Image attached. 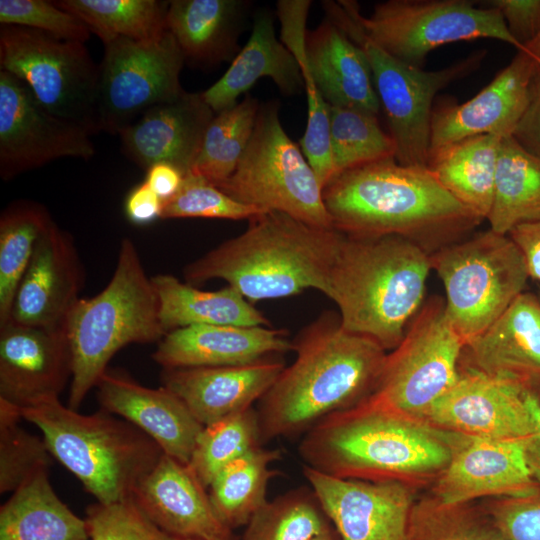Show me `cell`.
Segmentation results:
<instances>
[{"label":"cell","instance_id":"43","mask_svg":"<svg viewBox=\"0 0 540 540\" xmlns=\"http://www.w3.org/2000/svg\"><path fill=\"white\" fill-rule=\"evenodd\" d=\"M261 443L257 411L251 407L204 426L188 465L208 488L222 468Z\"/></svg>","mask_w":540,"mask_h":540},{"label":"cell","instance_id":"28","mask_svg":"<svg viewBox=\"0 0 540 540\" xmlns=\"http://www.w3.org/2000/svg\"><path fill=\"white\" fill-rule=\"evenodd\" d=\"M306 64L328 105L377 116L381 105L364 52L327 17L307 31Z\"/></svg>","mask_w":540,"mask_h":540},{"label":"cell","instance_id":"3","mask_svg":"<svg viewBox=\"0 0 540 540\" xmlns=\"http://www.w3.org/2000/svg\"><path fill=\"white\" fill-rule=\"evenodd\" d=\"M458 435L367 398L320 420L298 449L304 465L328 475L411 484L445 469Z\"/></svg>","mask_w":540,"mask_h":540},{"label":"cell","instance_id":"45","mask_svg":"<svg viewBox=\"0 0 540 540\" xmlns=\"http://www.w3.org/2000/svg\"><path fill=\"white\" fill-rule=\"evenodd\" d=\"M264 211L243 204L221 191L206 179L187 174L179 191L163 202L161 219L215 218L250 219Z\"/></svg>","mask_w":540,"mask_h":540},{"label":"cell","instance_id":"7","mask_svg":"<svg viewBox=\"0 0 540 540\" xmlns=\"http://www.w3.org/2000/svg\"><path fill=\"white\" fill-rule=\"evenodd\" d=\"M73 357L68 405L78 410L107 371L113 356L130 344L158 343L167 333L159 304L134 242L121 240L114 272L91 298H80L65 322Z\"/></svg>","mask_w":540,"mask_h":540},{"label":"cell","instance_id":"15","mask_svg":"<svg viewBox=\"0 0 540 540\" xmlns=\"http://www.w3.org/2000/svg\"><path fill=\"white\" fill-rule=\"evenodd\" d=\"M91 132L47 111L18 78L0 69V176H16L61 158L95 155Z\"/></svg>","mask_w":540,"mask_h":540},{"label":"cell","instance_id":"55","mask_svg":"<svg viewBox=\"0 0 540 540\" xmlns=\"http://www.w3.org/2000/svg\"><path fill=\"white\" fill-rule=\"evenodd\" d=\"M537 63L540 68V30L537 35L525 45V50Z\"/></svg>","mask_w":540,"mask_h":540},{"label":"cell","instance_id":"26","mask_svg":"<svg viewBox=\"0 0 540 540\" xmlns=\"http://www.w3.org/2000/svg\"><path fill=\"white\" fill-rule=\"evenodd\" d=\"M284 367L282 361L269 357L245 365L163 369L161 380L206 426L251 408Z\"/></svg>","mask_w":540,"mask_h":540},{"label":"cell","instance_id":"44","mask_svg":"<svg viewBox=\"0 0 540 540\" xmlns=\"http://www.w3.org/2000/svg\"><path fill=\"white\" fill-rule=\"evenodd\" d=\"M20 408L0 399V492H14L54 459L43 437L20 425Z\"/></svg>","mask_w":540,"mask_h":540},{"label":"cell","instance_id":"48","mask_svg":"<svg viewBox=\"0 0 540 540\" xmlns=\"http://www.w3.org/2000/svg\"><path fill=\"white\" fill-rule=\"evenodd\" d=\"M507 540H540V488L482 504Z\"/></svg>","mask_w":540,"mask_h":540},{"label":"cell","instance_id":"37","mask_svg":"<svg viewBox=\"0 0 540 540\" xmlns=\"http://www.w3.org/2000/svg\"><path fill=\"white\" fill-rule=\"evenodd\" d=\"M54 3L83 21L103 44L118 37L152 41L167 31L169 1L59 0Z\"/></svg>","mask_w":540,"mask_h":540},{"label":"cell","instance_id":"23","mask_svg":"<svg viewBox=\"0 0 540 540\" xmlns=\"http://www.w3.org/2000/svg\"><path fill=\"white\" fill-rule=\"evenodd\" d=\"M206 489L188 464L163 454L131 497L157 527L174 538L233 540L232 531L216 516Z\"/></svg>","mask_w":540,"mask_h":540},{"label":"cell","instance_id":"46","mask_svg":"<svg viewBox=\"0 0 540 540\" xmlns=\"http://www.w3.org/2000/svg\"><path fill=\"white\" fill-rule=\"evenodd\" d=\"M89 540H176L157 527L132 497L112 504L96 502L86 511Z\"/></svg>","mask_w":540,"mask_h":540},{"label":"cell","instance_id":"29","mask_svg":"<svg viewBox=\"0 0 540 540\" xmlns=\"http://www.w3.org/2000/svg\"><path fill=\"white\" fill-rule=\"evenodd\" d=\"M263 77L270 78L284 95H294L304 88L298 61L277 40L273 15L266 9L255 13L249 39L227 71L201 93L217 114L235 106L238 98Z\"/></svg>","mask_w":540,"mask_h":540},{"label":"cell","instance_id":"14","mask_svg":"<svg viewBox=\"0 0 540 540\" xmlns=\"http://www.w3.org/2000/svg\"><path fill=\"white\" fill-rule=\"evenodd\" d=\"M96 111L99 132L118 134L145 111L179 98L185 57L167 30L152 41L124 37L104 44Z\"/></svg>","mask_w":540,"mask_h":540},{"label":"cell","instance_id":"56","mask_svg":"<svg viewBox=\"0 0 540 540\" xmlns=\"http://www.w3.org/2000/svg\"><path fill=\"white\" fill-rule=\"evenodd\" d=\"M311 540H340V538L333 528L329 532L316 536Z\"/></svg>","mask_w":540,"mask_h":540},{"label":"cell","instance_id":"50","mask_svg":"<svg viewBox=\"0 0 540 540\" xmlns=\"http://www.w3.org/2000/svg\"><path fill=\"white\" fill-rule=\"evenodd\" d=\"M512 136L529 152L540 157V68L530 84L527 107Z\"/></svg>","mask_w":540,"mask_h":540},{"label":"cell","instance_id":"42","mask_svg":"<svg viewBox=\"0 0 540 540\" xmlns=\"http://www.w3.org/2000/svg\"><path fill=\"white\" fill-rule=\"evenodd\" d=\"M328 108L334 176L367 164L395 159V142L381 128L376 115L331 105Z\"/></svg>","mask_w":540,"mask_h":540},{"label":"cell","instance_id":"21","mask_svg":"<svg viewBox=\"0 0 540 540\" xmlns=\"http://www.w3.org/2000/svg\"><path fill=\"white\" fill-rule=\"evenodd\" d=\"M537 68L531 55L518 51L474 97L462 104L446 103L434 109L430 154L477 135H512L527 107L530 84Z\"/></svg>","mask_w":540,"mask_h":540},{"label":"cell","instance_id":"27","mask_svg":"<svg viewBox=\"0 0 540 540\" xmlns=\"http://www.w3.org/2000/svg\"><path fill=\"white\" fill-rule=\"evenodd\" d=\"M467 368L540 388V298L524 291L463 349Z\"/></svg>","mask_w":540,"mask_h":540},{"label":"cell","instance_id":"30","mask_svg":"<svg viewBox=\"0 0 540 540\" xmlns=\"http://www.w3.org/2000/svg\"><path fill=\"white\" fill-rule=\"evenodd\" d=\"M250 6L245 0L169 1L167 30L185 59L205 66L232 62Z\"/></svg>","mask_w":540,"mask_h":540},{"label":"cell","instance_id":"24","mask_svg":"<svg viewBox=\"0 0 540 540\" xmlns=\"http://www.w3.org/2000/svg\"><path fill=\"white\" fill-rule=\"evenodd\" d=\"M215 114L202 93L184 91L176 100L148 109L122 130V152L145 170L169 163L186 176Z\"/></svg>","mask_w":540,"mask_h":540},{"label":"cell","instance_id":"13","mask_svg":"<svg viewBox=\"0 0 540 540\" xmlns=\"http://www.w3.org/2000/svg\"><path fill=\"white\" fill-rule=\"evenodd\" d=\"M464 346L446 317L444 300L430 297L398 346L387 353L377 387L368 399L423 420L457 380Z\"/></svg>","mask_w":540,"mask_h":540},{"label":"cell","instance_id":"17","mask_svg":"<svg viewBox=\"0 0 540 540\" xmlns=\"http://www.w3.org/2000/svg\"><path fill=\"white\" fill-rule=\"evenodd\" d=\"M302 471L340 540H406L416 500L410 483Z\"/></svg>","mask_w":540,"mask_h":540},{"label":"cell","instance_id":"41","mask_svg":"<svg viewBox=\"0 0 540 540\" xmlns=\"http://www.w3.org/2000/svg\"><path fill=\"white\" fill-rule=\"evenodd\" d=\"M306 34V21L303 19L290 18L281 24V42L298 61L307 96V124L300 147L323 188L334 176L329 108L306 64Z\"/></svg>","mask_w":540,"mask_h":540},{"label":"cell","instance_id":"53","mask_svg":"<svg viewBox=\"0 0 540 540\" xmlns=\"http://www.w3.org/2000/svg\"><path fill=\"white\" fill-rule=\"evenodd\" d=\"M185 175L169 163H156L146 170L145 182L164 201L172 198L180 189Z\"/></svg>","mask_w":540,"mask_h":540},{"label":"cell","instance_id":"4","mask_svg":"<svg viewBox=\"0 0 540 540\" xmlns=\"http://www.w3.org/2000/svg\"><path fill=\"white\" fill-rule=\"evenodd\" d=\"M343 235L267 211L250 218L242 234L189 263L184 277L189 284L222 279L251 303L306 289L324 294Z\"/></svg>","mask_w":540,"mask_h":540},{"label":"cell","instance_id":"9","mask_svg":"<svg viewBox=\"0 0 540 540\" xmlns=\"http://www.w3.org/2000/svg\"><path fill=\"white\" fill-rule=\"evenodd\" d=\"M430 259L445 290L446 317L465 344L503 314L529 279L512 239L491 229L445 246Z\"/></svg>","mask_w":540,"mask_h":540},{"label":"cell","instance_id":"52","mask_svg":"<svg viewBox=\"0 0 540 540\" xmlns=\"http://www.w3.org/2000/svg\"><path fill=\"white\" fill-rule=\"evenodd\" d=\"M508 236L521 252L529 277L540 282V220L521 224Z\"/></svg>","mask_w":540,"mask_h":540},{"label":"cell","instance_id":"12","mask_svg":"<svg viewBox=\"0 0 540 540\" xmlns=\"http://www.w3.org/2000/svg\"><path fill=\"white\" fill-rule=\"evenodd\" d=\"M470 0H388L370 15L354 12L365 35L389 55L422 68L434 49L458 41L496 39L524 51L494 8L477 7Z\"/></svg>","mask_w":540,"mask_h":540},{"label":"cell","instance_id":"31","mask_svg":"<svg viewBox=\"0 0 540 540\" xmlns=\"http://www.w3.org/2000/svg\"><path fill=\"white\" fill-rule=\"evenodd\" d=\"M166 333L195 325L269 326L270 321L236 289L200 290L169 274L151 277Z\"/></svg>","mask_w":540,"mask_h":540},{"label":"cell","instance_id":"1","mask_svg":"<svg viewBox=\"0 0 540 540\" xmlns=\"http://www.w3.org/2000/svg\"><path fill=\"white\" fill-rule=\"evenodd\" d=\"M292 343L295 360L258 401L261 442L304 435L323 418L367 399L387 356L373 339L345 330L330 311Z\"/></svg>","mask_w":540,"mask_h":540},{"label":"cell","instance_id":"36","mask_svg":"<svg viewBox=\"0 0 540 540\" xmlns=\"http://www.w3.org/2000/svg\"><path fill=\"white\" fill-rule=\"evenodd\" d=\"M53 219L40 203L17 200L0 215V327L10 318L19 283Z\"/></svg>","mask_w":540,"mask_h":540},{"label":"cell","instance_id":"57","mask_svg":"<svg viewBox=\"0 0 540 540\" xmlns=\"http://www.w3.org/2000/svg\"><path fill=\"white\" fill-rule=\"evenodd\" d=\"M176 540H200V539H177Z\"/></svg>","mask_w":540,"mask_h":540},{"label":"cell","instance_id":"11","mask_svg":"<svg viewBox=\"0 0 540 540\" xmlns=\"http://www.w3.org/2000/svg\"><path fill=\"white\" fill-rule=\"evenodd\" d=\"M0 69L21 80L50 113L99 132L100 67L85 43L14 25L0 28Z\"/></svg>","mask_w":540,"mask_h":540},{"label":"cell","instance_id":"34","mask_svg":"<svg viewBox=\"0 0 540 540\" xmlns=\"http://www.w3.org/2000/svg\"><path fill=\"white\" fill-rule=\"evenodd\" d=\"M487 220L490 229L502 235L521 224L540 220V157L512 135L503 137L500 143Z\"/></svg>","mask_w":540,"mask_h":540},{"label":"cell","instance_id":"33","mask_svg":"<svg viewBox=\"0 0 540 540\" xmlns=\"http://www.w3.org/2000/svg\"><path fill=\"white\" fill-rule=\"evenodd\" d=\"M502 136L483 134L444 146L430 154L428 170L456 200L481 219L493 202Z\"/></svg>","mask_w":540,"mask_h":540},{"label":"cell","instance_id":"40","mask_svg":"<svg viewBox=\"0 0 540 540\" xmlns=\"http://www.w3.org/2000/svg\"><path fill=\"white\" fill-rule=\"evenodd\" d=\"M406 540H507L482 505L445 503L433 495L415 500Z\"/></svg>","mask_w":540,"mask_h":540},{"label":"cell","instance_id":"19","mask_svg":"<svg viewBox=\"0 0 540 540\" xmlns=\"http://www.w3.org/2000/svg\"><path fill=\"white\" fill-rule=\"evenodd\" d=\"M523 442L459 434L449 463L436 477L432 495L457 504L539 489L526 463Z\"/></svg>","mask_w":540,"mask_h":540},{"label":"cell","instance_id":"22","mask_svg":"<svg viewBox=\"0 0 540 540\" xmlns=\"http://www.w3.org/2000/svg\"><path fill=\"white\" fill-rule=\"evenodd\" d=\"M101 409L128 421L164 454L188 464L204 426L171 390L146 387L128 374L107 369L97 385Z\"/></svg>","mask_w":540,"mask_h":540},{"label":"cell","instance_id":"39","mask_svg":"<svg viewBox=\"0 0 540 540\" xmlns=\"http://www.w3.org/2000/svg\"><path fill=\"white\" fill-rule=\"evenodd\" d=\"M332 529L312 489L298 488L267 501L246 524L242 540H311Z\"/></svg>","mask_w":540,"mask_h":540},{"label":"cell","instance_id":"54","mask_svg":"<svg viewBox=\"0 0 540 540\" xmlns=\"http://www.w3.org/2000/svg\"><path fill=\"white\" fill-rule=\"evenodd\" d=\"M524 455L532 477L540 486V402L534 412V429L524 440Z\"/></svg>","mask_w":540,"mask_h":540},{"label":"cell","instance_id":"5","mask_svg":"<svg viewBox=\"0 0 540 540\" xmlns=\"http://www.w3.org/2000/svg\"><path fill=\"white\" fill-rule=\"evenodd\" d=\"M431 269L430 255L406 238L344 234L324 295L345 330L393 350L425 301Z\"/></svg>","mask_w":540,"mask_h":540},{"label":"cell","instance_id":"20","mask_svg":"<svg viewBox=\"0 0 540 540\" xmlns=\"http://www.w3.org/2000/svg\"><path fill=\"white\" fill-rule=\"evenodd\" d=\"M84 279L73 236L53 222L39 239L19 283L9 321L37 327L64 325L81 298Z\"/></svg>","mask_w":540,"mask_h":540},{"label":"cell","instance_id":"35","mask_svg":"<svg viewBox=\"0 0 540 540\" xmlns=\"http://www.w3.org/2000/svg\"><path fill=\"white\" fill-rule=\"evenodd\" d=\"M279 449L261 446L227 464L209 485V498L220 522L231 531L246 525L267 502V486L278 472L271 469L279 460Z\"/></svg>","mask_w":540,"mask_h":540},{"label":"cell","instance_id":"16","mask_svg":"<svg viewBox=\"0 0 540 540\" xmlns=\"http://www.w3.org/2000/svg\"><path fill=\"white\" fill-rule=\"evenodd\" d=\"M539 402L538 392L525 384L466 367L423 420L460 435L524 441L533 432Z\"/></svg>","mask_w":540,"mask_h":540},{"label":"cell","instance_id":"8","mask_svg":"<svg viewBox=\"0 0 540 540\" xmlns=\"http://www.w3.org/2000/svg\"><path fill=\"white\" fill-rule=\"evenodd\" d=\"M354 2L323 1L322 6L326 17L362 49L368 60L389 134L396 145V161L427 168L434 97L451 83L477 70L486 51L478 50L434 71L410 66L389 55L365 35L356 19Z\"/></svg>","mask_w":540,"mask_h":540},{"label":"cell","instance_id":"32","mask_svg":"<svg viewBox=\"0 0 540 540\" xmlns=\"http://www.w3.org/2000/svg\"><path fill=\"white\" fill-rule=\"evenodd\" d=\"M0 540H89V532L85 518L56 494L48 469H41L2 504Z\"/></svg>","mask_w":540,"mask_h":540},{"label":"cell","instance_id":"25","mask_svg":"<svg viewBox=\"0 0 540 540\" xmlns=\"http://www.w3.org/2000/svg\"><path fill=\"white\" fill-rule=\"evenodd\" d=\"M293 350L285 330L268 326L195 325L169 331L152 359L163 369L235 366Z\"/></svg>","mask_w":540,"mask_h":540},{"label":"cell","instance_id":"18","mask_svg":"<svg viewBox=\"0 0 540 540\" xmlns=\"http://www.w3.org/2000/svg\"><path fill=\"white\" fill-rule=\"evenodd\" d=\"M73 375L66 326L0 327V399L19 408L59 397Z\"/></svg>","mask_w":540,"mask_h":540},{"label":"cell","instance_id":"38","mask_svg":"<svg viewBox=\"0 0 540 540\" xmlns=\"http://www.w3.org/2000/svg\"><path fill=\"white\" fill-rule=\"evenodd\" d=\"M259 101L251 95L215 114L191 172L215 186L228 179L242 157L256 123Z\"/></svg>","mask_w":540,"mask_h":540},{"label":"cell","instance_id":"49","mask_svg":"<svg viewBox=\"0 0 540 540\" xmlns=\"http://www.w3.org/2000/svg\"><path fill=\"white\" fill-rule=\"evenodd\" d=\"M502 15L511 35L525 47L540 30V0H488Z\"/></svg>","mask_w":540,"mask_h":540},{"label":"cell","instance_id":"47","mask_svg":"<svg viewBox=\"0 0 540 540\" xmlns=\"http://www.w3.org/2000/svg\"><path fill=\"white\" fill-rule=\"evenodd\" d=\"M1 25L35 29L55 38L85 43L88 26L75 15L46 0H0Z\"/></svg>","mask_w":540,"mask_h":540},{"label":"cell","instance_id":"10","mask_svg":"<svg viewBox=\"0 0 540 540\" xmlns=\"http://www.w3.org/2000/svg\"><path fill=\"white\" fill-rule=\"evenodd\" d=\"M277 101L260 104L251 139L232 175L217 187L264 212L278 211L307 224L332 228L322 186L280 120Z\"/></svg>","mask_w":540,"mask_h":540},{"label":"cell","instance_id":"58","mask_svg":"<svg viewBox=\"0 0 540 540\" xmlns=\"http://www.w3.org/2000/svg\"><path fill=\"white\" fill-rule=\"evenodd\" d=\"M537 295H538V296H539V298H540V288H539V292H538V294H537Z\"/></svg>","mask_w":540,"mask_h":540},{"label":"cell","instance_id":"51","mask_svg":"<svg viewBox=\"0 0 540 540\" xmlns=\"http://www.w3.org/2000/svg\"><path fill=\"white\" fill-rule=\"evenodd\" d=\"M163 200L144 181L133 187L124 201L127 219L135 225H147L161 219Z\"/></svg>","mask_w":540,"mask_h":540},{"label":"cell","instance_id":"6","mask_svg":"<svg viewBox=\"0 0 540 540\" xmlns=\"http://www.w3.org/2000/svg\"><path fill=\"white\" fill-rule=\"evenodd\" d=\"M20 412L40 430L53 458L101 504L130 498L164 454L148 435L103 409L81 414L54 397Z\"/></svg>","mask_w":540,"mask_h":540},{"label":"cell","instance_id":"2","mask_svg":"<svg viewBox=\"0 0 540 540\" xmlns=\"http://www.w3.org/2000/svg\"><path fill=\"white\" fill-rule=\"evenodd\" d=\"M332 225L354 237L397 235L430 256L470 235L483 219L428 168L383 160L332 177L322 188Z\"/></svg>","mask_w":540,"mask_h":540}]
</instances>
